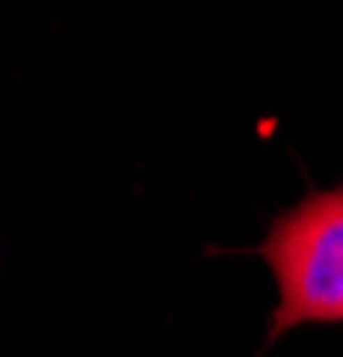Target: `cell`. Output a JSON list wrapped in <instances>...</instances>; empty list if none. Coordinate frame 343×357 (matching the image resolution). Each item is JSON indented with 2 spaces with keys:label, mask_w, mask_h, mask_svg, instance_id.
<instances>
[{
  "label": "cell",
  "mask_w": 343,
  "mask_h": 357,
  "mask_svg": "<svg viewBox=\"0 0 343 357\" xmlns=\"http://www.w3.org/2000/svg\"><path fill=\"white\" fill-rule=\"evenodd\" d=\"M279 286L268 340L297 325H343V186L311 190L257 247Z\"/></svg>",
  "instance_id": "1"
}]
</instances>
